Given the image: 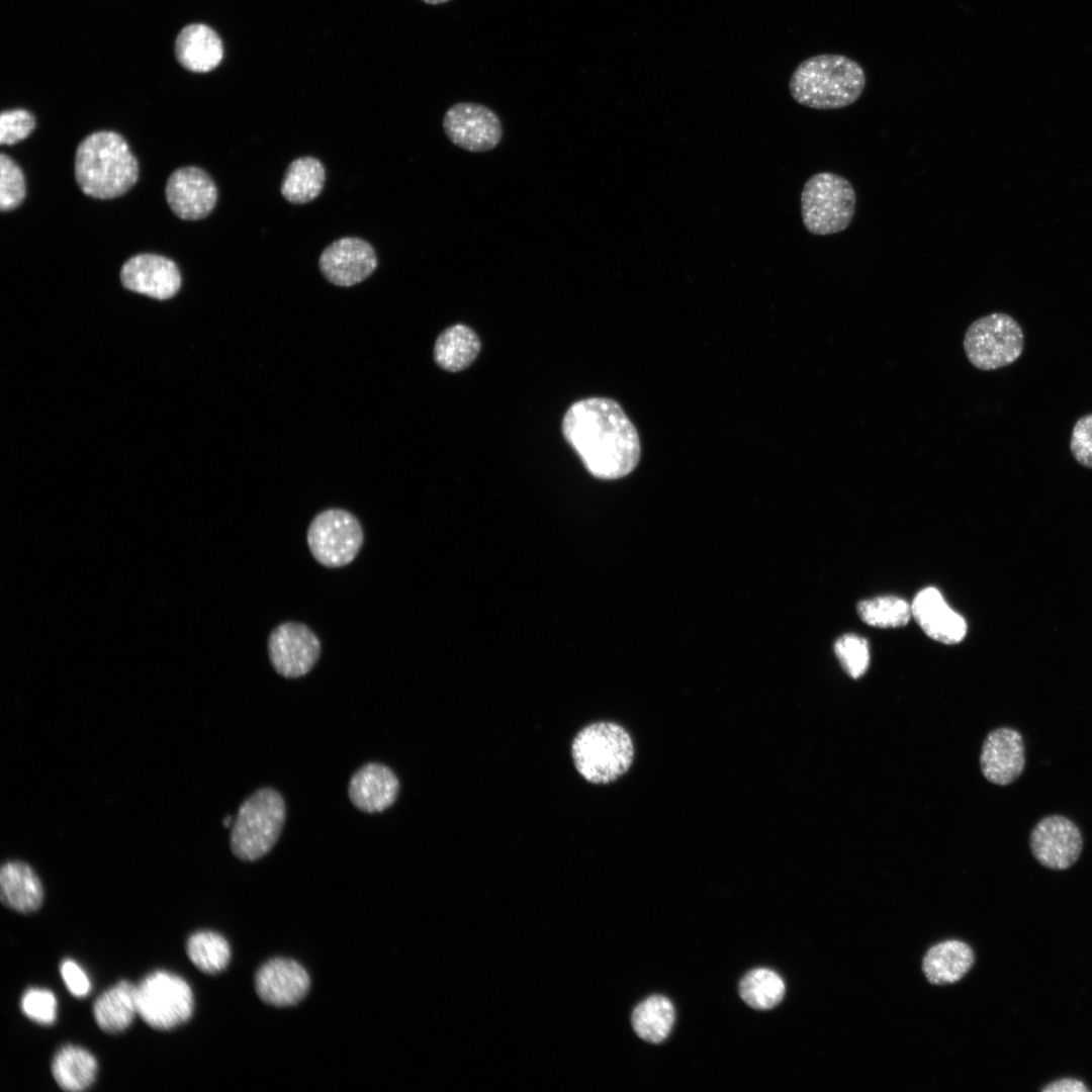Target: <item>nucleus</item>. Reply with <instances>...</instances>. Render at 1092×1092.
<instances>
[{"mask_svg":"<svg viewBox=\"0 0 1092 1092\" xmlns=\"http://www.w3.org/2000/svg\"><path fill=\"white\" fill-rule=\"evenodd\" d=\"M561 431L596 478L624 477L639 463L641 445L637 430L612 398L596 396L575 401L563 416Z\"/></svg>","mask_w":1092,"mask_h":1092,"instance_id":"1","label":"nucleus"},{"mask_svg":"<svg viewBox=\"0 0 1092 1092\" xmlns=\"http://www.w3.org/2000/svg\"><path fill=\"white\" fill-rule=\"evenodd\" d=\"M74 172L84 194L112 199L125 194L136 183L139 164L122 135L100 130L78 145Z\"/></svg>","mask_w":1092,"mask_h":1092,"instance_id":"2","label":"nucleus"},{"mask_svg":"<svg viewBox=\"0 0 1092 1092\" xmlns=\"http://www.w3.org/2000/svg\"><path fill=\"white\" fill-rule=\"evenodd\" d=\"M866 74L854 60L836 54H822L802 61L789 81L792 98L813 109H839L854 103L862 94Z\"/></svg>","mask_w":1092,"mask_h":1092,"instance_id":"3","label":"nucleus"},{"mask_svg":"<svg viewBox=\"0 0 1092 1092\" xmlns=\"http://www.w3.org/2000/svg\"><path fill=\"white\" fill-rule=\"evenodd\" d=\"M574 765L593 784H608L623 776L634 757L629 733L613 722L593 723L581 729L571 746Z\"/></svg>","mask_w":1092,"mask_h":1092,"instance_id":"4","label":"nucleus"},{"mask_svg":"<svg viewBox=\"0 0 1092 1092\" xmlns=\"http://www.w3.org/2000/svg\"><path fill=\"white\" fill-rule=\"evenodd\" d=\"M285 821V803L272 788H262L239 807L230 836L233 853L253 861L267 854L278 840Z\"/></svg>","mask_w":1092,"mask_h":1092,"instance_id":"5","label":"nucleus"},{"mask_svg":"<svg viewBox=\"0 0 1092 1092\" xmlns=\"http://www.w3.org/2000/svg\"><path fill=\"white\" fill-rule=\"evenodd\" d=\"M855 204V191L846 178L832 172L814 174L801 192L803 223L813 235L839 233L850 224Z\"/></svg>","mask_w":1092,"mask_h":1092,"instance_id":"6","label":"nucleus"},{"mask_svg":"<svg viewBox=\"0 0 1092 1092\" xmlns=\"http://www.w3.org/2000/svg\"><path fill=\"white\" fill-rule=\"evenodd\" d=\"M963 345L974 367L991 371L1008 366L1020 357L1024 335L1011 315L994 312L979 317L968 327Z\"/></svg>","mask_w":1092,"mask_h":1092,"instance_id":"7","label":"nucleus"},{"mask_svg":"<svg viewBox=\"0 0 1092 1092\" xmlns=\"http://www.w3.org/2000/svg\"><path fill=\"white\" fill-rule=\"evenodd\" d=\"M138 1015L152 1028L171 1030L186 1023L194 1010L188 982L174 973L158 970L136 986Z\"/></svg>","mask_w":1092,"mask_h":1092,"instance_id":"8","label":"nucleus"},{"mask_svg":"<svg viewBox=\"0 0 1092 1092\" xmlns=\"http://www.w3.org/2000/svg\"><path fill=\"white\" fill-rule=\"evenodd\" d=\"M306 539L311 555L320 564L341 567L356 558L363 544V530L350 512L329 509L313 518Z\"/></svg>","mask_w":1092,"mask_h":1092,"instance_id":"9","label":"nucleus"},{"mask_svg":"<svg viewBox=\"0 0 1092 1092\" xmlns=\"http://www.w3.org/2000/svg\"><path fill=\"white\" fill-rule=\"evenodd\" d=\"M443 128L453 145L471 153L493 150L504 133L498 115L489 107L474 102L451 105L444 114Z\"/></svg>","mask_w":1092,"mask_h":1092,"instance_id":"10","label":"nucleus"},{"mask_svg":"<svg viewBox=\"0 0 1092 1092\" xmlns=\"http://www.w3.org/2000/svg\"><path fill=\"white\" fill-rule=\"evenodd\" d=\"M268 654L277 673L296 678L308 673L321 654V643L304 624L286 622L269 635Z\"/></svg>","mask_w":1092,"mask_h":1092,"instance_id":"11","label":"nucleus"},{"mask_svg":"<svg viewBox=\"0 0 1092 1092\" xmlns=\"http://www.w3.org/2000/svg\"><path fill=\"white\" fill-rule=\"evenodd\" d=\"M1029 845L1035 859L1054 871H1064L1079 858L1083 839L1078 826L1069 818L1051 815L1031 830Z\"/></svg>","mask_w":1092,"mask_h":1092,"instance_id":"12","label":"nucleus"},{"mask_svg":"<svg viewBox=\"0 0 1092 1092\" xmlns=\"http://www.w3.org/2000/svg\"><path fill=\"white\" fill-rule=\"evenodd\" d=\"M165 195L171 210L184 220L206 217L217 201V189L212 178L204 170L193 166L176 169L169 176Z\"/></svg>","mask_w":1092,"mask_h":1092,"instance_id":"13","label":"nucleus"},{"mask_svg":"<svg viewBox=\"0 0 1092 1092\" xmlns=\"http://www.w3.org/2000/svg\"><path fill=\"white\" fill-rule=\"evenodd\" d=\"M323 275L331 283L349 287L368 278L376 269L377 257L372 246L355 237H345L330 244L318 261Z\"/></svg>","mask_w":1092,"mask_h":1092,"instance_id":"14","label":"nucleus"},{"mask_svg":"<svg viewBox=\"0 0 1092 1092\" xmlns=\"http://www.w3.org/2000/svg\"><path fill=\"white\" fill-rule=\"evenodd\" d=\"M120 281L126 289L155 299L173 297L181 286V274L171 259L157 254H139L121 267Z\"/></svg>","mask_w":1092,"mask_h":1092,"instance_id":"15","label":"nucleus"},{"mask_svg":"<svg viewBox=\"0 0 1092 1092\" xmlns=\"http://www.w3.org/2000/svg\"><path fill=\"white\" fill-rule=\"evenodd\" d=\"M310 979L297 962L276 958L265 963L255 977V989L266 1004L286 1007L300 1002L307 994Z\"/></svg>","mask_w":1092,"mask_h":1092,"instance_id":"16","label":"nucleus"},{"mask_svg":"<svg viewBox=\"0 0 1092 1092\" xmlns=\"http://www.w3.org/2000/svg\"><path fill=\"white\" fill-rule=\"evenodd\" d=\"M984 777L991 783L1006 786L1014 782L1025 765V747L1015 729L1001 727L985 738L980 756Z\"/></svg>","mask_w":1092,"mask_h":1092,"instance_id":"17","label":"nucleus"},{"mask_svg":"<svg viewBox=\"0 0 1092 1092\" xmlns=\"http://www.w3.org/2000/svg\"><path fill=\"white\" fill-rule=\"evenodd\" d=\"M911 610L918 625L930 638L944 644H957L965 638V619L948 607L937 588L929 586L920 590Z\"/></svg>","mask_w":1092,"mask_h":1092,"instance_id":"18","label":"nucleus"},{"mask_svg":"<svg viewBox=\"0 0 1092 1092\" xmlns=\"http://www.w3.org/2000/svg\"><path fill=\"white\" fill-rule=\"evenodd\" d=\"M399 782L386 765L369 762L350 779L348 795L353 805L365 813L382 812L396 800Z\"/></svg>","mask_w":1092,"mask_h":1092,"instance_id":"19","label":"nucleus"},{"mask_svg":"<svg viewBox=\"0 0 1092 1092\" xmlns=\"http://www.w3.org/2000/svg\"><path fill=\"white\" fill-rule=\"evenodd\" d=\"M175 55L182 67L194 73L215 69L222 60L223 47L218 34L206 24L184 26L175 41Z\"/></svg>","mask_w":1092,"mask_h":1092,"instance_id":"20","label":"nucleus"},{"mask_svg":"<svg viewBox=\"0 0 1092 1092\" xmlns=\"http://www.w3.org/2000/svg\"><path fill=\"white\" fill-rule=\"evenodd\" d=\"M0 898L6 907L14 911L31 913L42 904L43 887L28 863L7 860L0 870Z\"/></svg>","mask_w":1092,"mask_h":1092,"instance_id":"21","label":"nucleus"},{"mask_svg":"<svg viewBox=\"0 0 1092 1092\" xmlns=\"http://www.w3.org/2000/svg\"><path fill=\"white\" fill-rule=\"evenodd\" d=\"M136 1014V986L126 980L106 989L93 1004L96 1024L104 1032L111 1034L126 1030Z\"/></svg>","mask_w":1092,"mask_h":1092,"instance_id":"22","label":"nucleus"},{"mask_svg":"<svg viewBox=\"0 0 1092 1092\" xmlns=\"http://www.w3.org/2000/svg\"><path fill=\"white\" fill-rule=\"evenodd\" d=\"M974 952L965 942L946 940L932 946L923 959V972L935 985L951 984L962 979L972 968Z\"/></svg>","mask_w":1092,"mask_h":1092,"instance_id":"23","label":"nucleus"},{"mask_svg":"<svg viewBox=\"0 0 1092 1092\" xmlns=\"http://www.w3.org/2000/svg\"><path fill=\"white\" fill-rule=\"evenodd\" d=\"M480 349L481 343L476 333L466 325L456 324L438 336L433 356L442 369L459 372L473 363Z\"/></svg>","mask_w":1092,"mask_h":1092,"instance_id":"24","label":"nucleus"},{"mask_svg":"<svg viewBox=\"0 0 1092 1092\" xmlns=\"http://www.w3.org/2000/svg\"><path fill=\"white\" fill-rule=\"evenodd\" d=\"M51 1070L56 1083L63 1090L79 1092L95 1082L98 1063L86 1049L67 1044L55 1054Z\"/></svg>","mask_w":1092,"mask_h":1092,"instance_id":"25","label":"nucleus"},{"mask_svg":"<svg viewBox=\"0 0 1092 1092\" xmlns=\"http://www.w3.org/2000/svg\"><path fill=\"white\" fill-rule=\"evenodd\" d=\"M325 177V168L320 160L313 157L297 158L289 164L284 174L281 193L291 203H307L322 192Z\"/></svg>","mask_w":1092,"mask_h":1092,"instance_id":"26","label":"nucleus"},{"mask_svg":"<svg viewBox=\"0 0 1092 1092\" xmlns=\"http://www.w3.org/2000/svg\"><path fill=\"white\" fill-rule=\"evenodd\" d=\"M673 1021V1005L668 998L661 995H653L639 1003L631 1017L636 1034L651 1043L663 1041L668 1036Z\"/></svg>","mask_w":1092,"mask_h":1092,"instance_id":"27","label":"nucleus"},{"mask_svg":"<svg viewBox=\"0 0 1092 1092\" xmlns=\"http://www.w3.org/2000/svg\"><path fill=\"white\" fill-rule=\"evenodd\" d=\"M186 951L191 963L205 974L223 971L231 960V947L226 938L212 930L192 933L187 939Z\"/></svg>","mask_w":1092,"mask_h":1092,"instance_id":"28","label":"nucleus"},{"mask_svg":"<svg viewBox=\"0 0 1092 1092\" xmlns=\"http://www.w3.org/2000/svg\"><path fill=\"white\" fill-rule=\"evenodd\" d=\"M785 983L774 971L754 969L740 981L739 994L742 1000L757 1010H767L777 1006L784 998Z\"/></svg>","mask_w":1092,"mask_h":1092,"instance_id":"29","label":"nucleus"},{"mask_svg":"<svg viewBox=\"0 0 1092 1092\" xmlns=\"http://www.w3.org/2000/svg\"><path fill=\"white\" fill-rule=\"evenodd\" d=\"M857 613L860 619L870 626L897 628L909 622L912 610L904 600L886 596L859 602Z\"/></svg>","mask_w":1092,"mask_h":1092,"instance_id":"30","label":"nucleus"},{"mask_svg":"<svg viewBox=\"0 0 1092 1092\" xmlns=\"http://www.w3.org/2000/svg\"><path fill=\"white\" fill-rule=\"evenodd\" d=\"M834 652L843 669L852 678L862 676L870 664L868 641L854 634L841 636L834 644Z\"/></svg>","mask_w":1092,"mask_h":1092,"instance_id":"31","label":"nucleus"},{"mask_svg":"<svg viewBox=\"0 0 1092 1092\" xmlns=\"http://www.w3.org/2000/svg\"><path fill=\"white\" fill-rule=\"evenodd\" d=\"M25 197V180L20 167L7 155L0 157V208L18 207Z\"/></svg>","mask_w":1092,"mask_h":1092,"instance_id":"32","label":"nucleus"},{"mask_svg":"<svg viewBox=\"0 0 1092 1092\" xmlns=\"http://www.w3.org/2000/svg\"><path fill=\"white\" fill-rule=\"evenodd\" d=\"M22 1013L31 1021L52 1025L57 1019L58 1002L55 994L43 988H29L20 999Z\"/></svg>","mask_w":1092,"mask_h":1092,"instance_id":"33","label":"nucleus"},{"mask_svg":"<svg viewBox=\"0 0 1092 1092\" xmlns=\"http://www.w3.org/2000/svg\"><path fill=\"white\" fill-rule=\"evenodd\" d=\"M34 126L33 115L25 109L3 111L0 116V143L14 145L26 139Z\"/></svg>","mask_w":1092,"mask_h":1092,"instance_id":"34","label":"nucleus"},{"mask_svg":"<svg viewBox=\"0 0 1092 1092\" xmlns=\"http://www.w3.org/2000/svg\"><path fill=\"white\" fill-rule=\"evenodd\" d=\"M1070 450L1079 464L1092 468V413L1081 417L1074 425Z\"/></svg>","mask_w":1092,"mask_h":1092,"instance_id":"35","label":"nucleus"},{"mask_svg":"<svg viewBox=\"0 0 1092 1092\" xmlns=\"http://www.w3.org/2000/svg\"><path fill=\"white\" fill-rule=\"evenodd\" d=\"M60 974L68 991L77 998L86 997L92 988L85 970L74 960L65 959L60 965Z\"/></svg>","mask_w":1092,"mask_h":1092,"instance_id":"36","label":"nucleus"},{"mask_svg":"<svg viewBox=\"0 0 1092 1092\" xmlns=\"http://www.w3.org/2000/svg\"><path fill=\"white\" fill-rule=\"evenodd\" d=\"M1042 1092H1088L1090 1089L1084 1082L1075 1078H1062L1049 1083L1041 1089Z\"/></svg>","mask_w":1092,"mask_h":1092,"instance_id":"37","label":"nucleus"},{"mask_svg":"<svg viewBox=\"0 0 1092 1092\" xmlns=\"http://www.w3.org/2000/svg\"><path fill=\"white\" fill-rule=\"evenodd\" d=\"M422 1L427 3V4L437 5V4H442V3L448 2L450 0H422Z\"/></svg>","mask_w":1092,"mask_h":1092,"instance_id":"38","label":"nucleus"},{"mask_svg":"<svg viewBox=\"0 0 1092 1092\" xmlns=\"http://www.w3.org/2000/svg\"><path fill=\"white\" fill-rule=\"evenodd\" d=\"M232 821H233V818H232L231 816H228V817H226V818H224V820H223V825H224V826H229V825L231 824V822H232Z\"/></svg>","mask_w":1092,"mask_h":1092,"instance_id":"39","label":"nucleus"}]
</instances>
